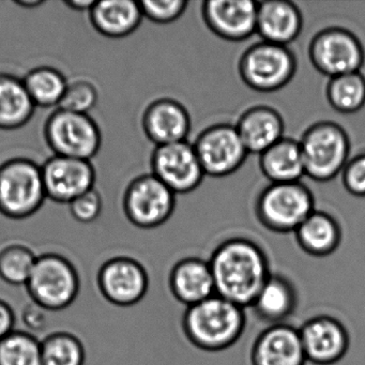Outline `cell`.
I'll return each instance as SVG.
<instances>
[{
	"mask_svg": "<svg viewBox=\"0 0 365 365\" xmlns=\"http://www.w3.org/2000/svg\"><path fill=\"white\" fill-rule=\"evenodd\" d=\"M98 99L99 93L93 83L86 80L73 81L68 84L58 108L78 114H88L97 106Z\"/></svg>",
	"mask_w": 365,
	"mask_h": 365,
	"instance_id": "obj_32",
	"label": "cell"
},
{
	"mask_svg": "<svg viewBox=\"0 0 365 365\" xmlns=\"http://www.w3.org/2000/svg\"><path fill=\"white\" fill-rule=\"evenodd\" d=\"M299 247L314 257H326L339 247L341 232L334 217L314 210L294 232Z\"/></svg>",
	"mask_w": 365,
	"mask_h": 365,
	"instance_id": "obj_24",
	"label": "cell"
},
{
	"mask_svg": "<svg viewBox=\"0 0 365 365\" xmlns=\"http://www.w3.org/2000/svg\"><path fill=\"white\" fill-rule=\"evenodd\" d=\"M168 284L173 296L187 307L215 294L210 264L202 258L187 257L177 262L170 270Z\"/></svg>",
	"mask_w": 365,
	"mask_h": 365,
	"instance_id": "obj_19",
	"label": "cell"
},
{
	"mask_svg": "<svg viewBox=\"0 0 365 365\" xmlns=\"http://www.w3.org/2000/svg\"><path fill=\"white\" fill-rule=\"evenodd\" d=\"M46 196L41 166L26 158L0 165V213L12 220L35 215Z\"/></svg>",
	"mask_w": 365,
	"mask_h": 365,
	"instance_id": "obj_3",
	"label": "cell"
},
{
	"mask_svg": "<svg viewBox=\"0 0 365 365\" xmlns=\"http://www.w3.org/2000/svg\"><path fill=\"white\" fill-rule=\"evenodd\" d=\"M143 129L155 146L187 140L191 119L185 106L168 98L151 102L143 114Z\"/></svg>",
	"mask_w": 365,
	"mask_h": 365,
	"instance_id": "obj_18",
	"label": "cell"
},
{
	"mask_svg": "<svg viewBox=\"0 0 365 365\" xmlns=\"http://www.w3.org/2000/svg\"><path fill=\"white\" fill-rule=\"evenodd\" d=\"M330 106L341 114H352L365 106V78L360 72L330 78L327 86Z\"/></svg>",
	"mask_w": 365,
	"mask_h": 365,
	"instance_id": "obj_28",
	"label": "cell"
},
{
	"mask_svg": "<svg viewBox=\"0 0 365 365\" xmlns=\"http://www.w3.org/2000/svg\"><path fill=\"white\" fill-rule=\"evenodd\" d=\"M343 185L356 197H365V153H360L348 161L344 168Z\"/></svg>",
	"mask_w": 365,
	"mask_h": 365,
	"instance_id": "obj_35",
	"label": "cell"
},
{
	"mask_svg": "<svg viewBox=\"0 0 365 365\" xmlns=\"http://www.w3.org/2000/svg\"><path fill=\"white\" fill-rule=\"evenodd\" d=\"M42 168L46 196L61 204H70L95 187L96 170L89 160L54 155Z\"/></svg>",
	"mask_w": 365,
	"mask_h": 365,
	"instance_id": "obj_14",
	"label": "cell"
},
{
	"mask_svg": "<svg viewBox=\"0 0 365 365\" xmlns=\"http://www.w3.org/2000/svg\"><path fill=\"white\" fill-rule=\"evenodd\" d=\"M16 314L9 303L0 299V339L14 331Z\"/></svg>",
	"mask_w": 365,
	"mask_h": 365,
	"instance_id": "obj_37",
	"label": "cell"
},
{
	"mask_svg": "<svg viewBox=\"0 0 365 365\" xmlns=\"http://www.w3.org/2000/svg\"><path fill=\"white\" fill-rule=\"evenodd\" d=\"M0 365H43L41 341L31 333L14 330L0 339Z\"/></svg>",
	"mask_w": 365,
	"mask_h": 365,
	"instance_id": "obj_30",
	"label": "cell"
},
{
	"mask_svg": "<svg viewBox=\"0 0 365 365\" xmlns=\"http://www.w3.org/2000/svg\"><path fill=\"white\" fill-rule=\"evenodd\" d=\"M176 194L155 175H143L125 189L123 210L128 220L140 228H155L165 223L174 212Z\"/></svg>",
	"mask_w": 365,
	"mask_h": 365,
	"instance_id": "obj_9",
	"label": "cell"
},
{
	"mask_svg": "<svg viewBox=\"0 0 365 365\" xmlns=\"http://www.w3.org/2000/svg\"><path fill=\"white\" fill-rule=\"evenodd\" d=\"M14 4L20 6V7L25 8V9H35V8L44 5L46 1H42V0H18V1H14Z\"/></svg>",
	"mask_w": 365,
	"mask_h": 365,
	"instance_id": "obj_39",
	"label": "cell"
},
{
	"mask_svg": "<svg viewBox=\"0 0 365 365\" xmlns=\"http://www.w3.org/2000/svg\"><path fill=\"white\" fill-rule=\"evenodd\" d=\"M314 211V198L301 182L271 183L262 190L256 202V215L271 232L288 234Z\"/></svg>",
	"mask_w": 365,
	"mask_h": 365,
	"instance_id": "obj_6",
	"label": "cell"
},
{
	"mask_svg": "<svg viewBox=\"0 0 365 365\" xmlns=\"http://www.w3.org/2000/svg\"><path fill=\"white\" fill-rule=\"evenodd\" d=\"M257 10L253 0H209L202 6V18L222 39L245 41L256 34Z\"/></svg>",
	"mask_w": 365,
	"mask_h": 365,
	"instance_id": "obj_16",
	"label": "cell"
},
{
	"mask_svg": "<svg viewBox=\"0 0 365 365\" xmlns=\"http://www.w3.org/2000/svg\"><path fill=\"white\" fill-rule=\"evenodd\" d=\"M34 303L46 311H63L78 298L80 275L65 256L46 253L38 256L26 285Z\"/></svg>",
	"mask_w": 365,
	"mask_h": 365,
	"instance_id": "obj_4",
	"label": "cell"
},
{
	"mask_svg": "<svg viewBox=\"0 0 365 365\" xmlns=\"http://www.w3.org/2000/svg\"><path fill=\"white\" fill-rule=\"evenodd\" d=\"M298 304V294L292 282L282 274L271 273L256 296L251 309L256 317L271 324H283Z\"/></svg>",
	"mask_w": 365,
	"mask_h": 365,
	"instance_id": "obj_23",
	"label": "cell"
},
{
	"mask_svg": "<svg viewBox=\"0 0 365 365\" xmlns=\"http://www.w3.org/2000/svg\"><path fill=\"white\" fill-rule=\"evenodd\" d=\"M307 360L314 364L331 365L344 358L349 348V334L336 318L318 315L299 329Z\"/></svg>",
	"mask_w": 365,
	"mask_h": 365,
	"instance_id": "obj_15",
	"label": "cell"
},
{
	"mask_svg": "<svg viewBox=\"0 0 365 365\" xmlns=\"http://www.w3.org/2000/svg\"><path fill=\"white\" fill-rule=\"evenodd\" d=\"M236 129L251 155H262L284 138L283 119L269 106H255L243 113Z\"/></svg>",
	"mask_w": 365,
	"mask_h": 365,
	"instance_id": "obj_21",
	"label": "cell"
},
{
	"mask_svg": "<svg viewBox=\"0 0 365 365\" xmlns=\"http://www.w3.org/2000/svg\"><path fill=\"white\" fill-rule=\"evenodd\" d=\"M35 110L23 80L0 73V130L12 131L24 127L33 118Z\"/></svg>",
	"mask_w": 365,
	"mask_h": 365,
	"instance_id": "obj_26",
	"label": "cell"
},
{
	"mask_svg": "<svg viewBox=\"0 0 365 365\" xmlns=\"http://www.w3.org/2000/svg\"><path fill=\"white\" fill-rule=\"evenodd\" d=\"M103 208L101 195L93 187L83 195L78 196L69 204L72 217L80 223L89 224L99 217Z\"/></svg>",
	"mask_w": 365,
	"mask_h": 365,
	"instance_id": "obj_34",
	"label": "cell"
},
{
	"mask_svg": "<svg viewBox=\"0 0 365 365\" xmlns=\"http://www.w3.org/2000/svg\"><path fill=\"white\" fill-rule=\"evenodd\" d=\"M309 58L320 73L333 78L360 72L364 50L360 40L347 29L329 27L312 40Z\"/></svg>",
	"mask_w": 365,
	"mask_h": 365,
	"instance_id": "obj_10",
	"label": "cell"
},
{
	"mask_svg": "<svg viewBox=\"0 0 365 365\" xmlns=\"http://www.w3.org/2000/svg\"><path fill=\"white\" fill-rule=\"evenodd\" d=\"M98 286L108 302L117 307H131L146 296L148 273L134 258L116 256L102 264L98 273Z\"/></svg>",
	"mask_w": 365,
	"mask_h": 365,
	"instance_id": "obj_13",
	"label": "cell"
},
{
	"mask_svg": "<svg viewBox=\"0 0 365 365\" xmlns=\"http://www.w3.org/2000/svg\"><path fill=\"white\" fill-rule=\"evenodd\" d=\"M44 136L55 155L89 160L99 153L102 136L88 114L55 110L46 121Z\"/></svg>",
	"mask_w": 365,
	"mask_h": 365,
	"instance_id": "obj_7",
	"label": "cell"
},
{
	"mask_svg": "<svg viewBox=\"0 0 365 365\" xmlns=\"http://www.w3.org/2000/svg\"><path fill=\"white\" fill-rule=\"evenodd\" d=\"M205 175L225 177L236 172L247 153L236 125H212L204 130L193 144Z\"/></svg>",
	"mask_w": 365,
	"mask_h": 365,
	"instance_id": "obj_11",
	"label": "cell"
},
{
	"mask_svg": "<svg viewBox=\"0 0 365 365\" xmlns=\"http://www.w3.org/2000/svg\"><path fill=\"white\" fill-rule=\"evenodd\" d=\"M95 3V0H68V1H63V4L70 9L82 12L91 11Z\"/></svg>",
	"mask_w": 365,
	"mask_h": 365,
	"instance_id": "obj_38",
	"label": "cell"
},
{
	"mask_svg": "<svg viewBox=\"0 0 365 365\" xmlns=\"http://www.w3.org/2000/svg\"><path fill=\"white\" fill-rule=\"evenodd\" d=\"M43 365H84L86 351L82 341L70 332H54L41 341Z\"/></svg>",
	"mask_w": 365,
	"mask_h": 365,
	"instance_id": "obj_29",
	"label": "cell"
},
{
	"mask_svg": "<svg viewBox=\"0 0 365 365\" xmlns=\"http://www.w3.org/2000/svg\"><path fill=\"white\" fill-rule=\"evenodd\" d=\"M23 82L34 104L44 108L58 106L69 84L61 71L51 67L31 70Z\"/></svg>",
	"mask_w": 365,
	"mask_h": 365,
	"instance_id": "obj_27",
	"label": "cell"
},
{
	"mask_svg": "<svg viewBox=\"0 0 365 365\" xmlns=\"http://www.w3.org/2000/svg\"><path fill=\"white\" fill-rule=\"evenodd\" d=\"M143 16L158 24H168L178 20L187 7L185 0H145L140 3Z\"/></svg>",
	"mask_w": 365,
	"mask_h": 365,
	"instance_id": "obj_33",
	"label": "cell"
},
{
	"mask_svg": "<svg viewBox=\"0 0 365 365\" xmlns=\"http://www.w3.org/2000/svg\"><path fill=\"white\" fill-rule=\"evenodd\" d=\"M243 82L256 91L272 93L288 84L296 72V58L287 46L262 41L245 51L239 63Z\"/></svg>",
	"mask_w": 365,
	"mask_h": 365,
	"instance_id": "obj_8",
	"label": "cell"
},
{
	"mask_svg": "<svg viewBox=\"0 0 365 365\" xmlns=\"http://www.w3.org/2000/svg\"><path fill=\"white\" fill-rule=\"evenodd\" d=\"M215 294L247 309L271 275L264 250L253 241L232 238L213 251L210 260Z\"/></svg>",
	"mask_w": 365,
	"mask_h": 365,
	"instance_id": "obj_1",
	"label": "cell"
},
{
	"mask_svg": "<svg viewBox=\"0 0 365 365\" xmlns=\"http://www.w3.org/2000/svg\"><path fill=\"white\" fill-rule=\"evenodd\" d=\"M300 144L305 176L327 182L343 172L349 161L350 144L341 125L322 121L309 127Z\"/></svg>",
	"mask_w": 365,
	"mask_h": 365,
	"instance_id": "obj_5",
	"label": "cell"
},
{
	"mask_svg": "<svg viewBox=\"0 0 365 365\" xmlns=\"http://www.w3.org/2000/svg\"><path fill=\"white\" fill-rule=\"evenodd\" d=\"M46 309L40 307L39 305L33 303L24 309L23 314V322L29 328L34 331H40L46 328V316L44 314Z\"/></svg>",
	"mask_w": 365,
	"mask_h": 365,
	"instance_id": "obj_36",
	"label": "cell"
},
{
	"mask_svg": "<svg viewBox=\"0 0 365 365\" xmlns=\"http://www.w3.org/2000/svg\"><path fill=\"white\" fill-rule=\"evenodd\" d=\"M143 18L140 3L132 0L96 1L89 11L96 31L113 39L131 35L140 26Z\"/></svg>",
	"mask_w": 365,
	"mask_h": 365,
	"instance_id": "obj_22",
	"label": "cell"
},
{
	"mask_svg": "<svg viewBox=\"0 0 365 365\" xmlns=\"http://www.w3.org/2000/svg\"><path fill=\"white\" fill-rule=\"evenodd\" d=\"M301 29L302 16L292 1L267 0L258 3L256 34L262 41L287 46L300 35Z\"/></svg>",
	"mask_w": 365,
	"mask_h": 365,
	"instance_id": "obj_20",
	"label": "cell"
},
{
	"mask_svg": "<svg viewBox=\"0 0 365 365\" xmlns=\"http://www.w3.org/2000/svg\"><path fill=\"white\" fill-rule=\"evenodd\" d=\"M38 256L25 245L12 243L0 249V279L10 285H26Z\"/></svg>",
	"mask_w": 365,
	"mask_h": 365,
	"instance_id": "obj_31",
	"label": "cell"
},
{
	"mask_svg": "<svg viewBox=\"0 0 365 365\" xmlns=\"http://www.w3.org/2000/svg\"><path fill=\"white\" fill-rule=\"evenodd\" d=\"M252 365H304L307 362L299 329L271 324L254 341Z\"/></svg>",
	"mask_w": 365,
	"mask_h": 365,
	"instance_id": "obj_17",
	"label": "cell"
},
{
	"mask_svg": "<svg viewBox=\"0 0 365 365\" xmlns=\"http://www.w3.org/2000/svg\"><path fill=\"white\" fill-rule=\"evenodd\" d=\"M260 170L271 183L300 182L305 176L300 144L283 138L259 155Z\"/></svg>",
	"mask_w": 365,
	"mask_h": 365,
	"instance_id": "obj_25",
	"label": "cell"
},
{
	"mask_svg": "<svg viewBox=\"0 0 365 365\" xmlns=\"http://www.w3.org/2000/svg\"><path fill=\"white\" fill-rule=\"evenodd\" d=\"M151 168L153 175L175 194L194 191L205 176L195 148L187 140L155 147Z\"/></svg>",
	"mask_w": 365,
	"mask_h": 365,
	"instance_id": "obj_12",
	"label": "cell"
},
{
	"mask_svg": "<svg viewBox=\"0 0 365 365\" xmlns=\"http://www.w3.org/2000/svg\"><path fill=\"white\" fill-rule=\"evenodd\" d=\"M182 328L187 339L205 351L217 352L234 345L245 328L243 307L213 294L189 307L183 315Z\"/></svg>",
	"mask_w": 365,
	"mask_h": 365,
	"instance_id": "obj_2",
	"label": "cell"
}]
</instances>
